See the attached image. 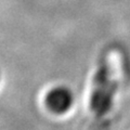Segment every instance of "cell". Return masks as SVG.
<instances>
[{"instance_id": "1", "label": "cell", "mask_w": 130, "mask_h": 130, "mask_svg": "<svg viewBox=\"0 0 130 130\" xmlns=\"http://www.w3.org/2000/svg\"><path fill=\"white\" fill-rule=\"evenodd\" d=\"M75 101V94L66 86H56L47 93L46 104L52 113L65 114L72 108Z\"/></svg>"}]
</instances>
